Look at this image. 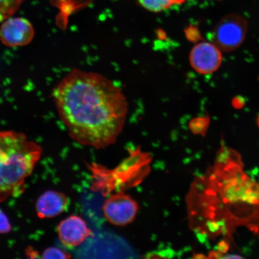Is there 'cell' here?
I'll return each instance as SVG.
<instances>
[{
	"mask_svg": "<svg viewBox=\"0 0 259 259\" xmlns=\"http://www.w3.org/2000/svg\"><path fill=\"white\" fill-rule=\"evenodd\" d=\"M53 98L70 137L80 145L105 148L124 128L127 100L101 74L73 69L55 88Z\"/></svg>",
	"mask_w": 259,
	"mask_h": 259,
	"instance_id": "6da1fadb",
	"label": "cell"
},
{
	"mask_svg": "<svg viewBox=\"0 0 259 259\" xmlns=\"http://www.w3.org/2000/svg\"><path fill=\"white\" fill-rule=\"evenodd\" d=\"M41 148L25 135L0 131V203L20 196L25 181L40 160Z\"/></svg>",
	"mask_w": 259,
	"mask_h": 259,
	"instance_id": "7a4b0ae2",
	"label": "cell"
},
{
	"mask_svg": "<svg viewBox=\"0 0 259 259\" xmlns=\"http://www.w3.org/2000/svg\"><path fill=\"white\" fill-rule=\"evenodd\" d=\"M149 160L148 155L136 150L114 169L97 164H88L92 173V190L106 196L113 191L121 192L137 185L148 173Z\"/></svg>",
	"mask_w": 259,
	"mask_h": 259,
	"instance_id": "3957f363",
	"label": "cell"
},
{
	"mask_svg": "<svg viewBox=\"0 0 259 259\" xmlns=\"http://www.w3.org/2000/svg\"><path fill=\"white\" fill-rule=\"evenodd\" d=\"M248 30V22L238 14L226 15L217 24L211 34V41L222 51L229 53L241 46Z\"/></svg>",
	"mask_w": 259,
	"mask_h": 259,
	"instance_id": "277c9868",
	"label": "cell"
},
{
	"mask_svg": "<svg viewBox=\"0 0 259 259\" xmlns=\"http://www.w3.org/2000/svg\"><path fill=\"white\" fill-rule=\"evenodd\" d=\"M138 209L137 202L122 191L110 196L103 206L106 219L112 225L118 226L134 222Z\"/></svg>",
	"mask_w": 259,
	"mask_h": 259,
	"instance_id": "5b68a950",
	"label": "cell"
},
{
	"mask_svg": "<svg viewBox=\"0 0 259 259\" xmlns=\"http://www.w3.org/2000/svg\"><path fill=\"white\" fill-rule=\"evenodd\" d=\"M34 36V30L30 21L23 18H10L0 27V40L8 47L25 46Z\"/></svg>",
	"mask_w": 259,
	"mask_h": 259,
	"instance_id": "8992f818",
	"label": "cell"
},
{
	"mask_svg": "<svg viewBox=\"0 0 259 259\" xmlns=\"http://www.w3.org/2000/svg\"><path fill=\"white\" fill-rule=\"evenodd\" d=\"M190 62L197 72L211 74L221 66L222 51L212 42H201L194 46L191 51Z\"/></svg>",
	"mask_w": 259,
	"mask_h": 259,
	"instance_id": "52a82bcc",
	"label": "cell"
},
{
	"mask_svg": "<svg viewBox=\"0 0 259 259\" xmlns=\"http://www.w3.org/2000/svg\"><path fill=\"white\" fill-rule=\"evenodd\" d=\"M58 238L65 247H77L92 234L85 220L78 215H70L57 226Z\"/></svg>",
	"mask_w": 259,
	"mask_h": 259,
	"instance_id": "ba28073f",
	"label": "cell"
},
{
	"mask_svg": "<svg viewBox=\"0 0 259 259\" xmlns=\"http://www.w3.org/2000/svg\"><path fill=\"white\" fill-rule=\"evenodd\" d=\"M70 200L66 194L54 190H48L38 197L35 209L41 219L53 218L59 215L69 206Z\"/></svg>",
	"mask_w": 259,
	"mask_h": 259,
	"instance_id": "9c48e42d",
	"label": "cell"
},
{
	"mask_svg": "<svg viewBox=\"0 0 259 259\" xmlns=\"http://www.w3.org/2000/svg\"><path fill=\"white\" fill-rule=\"evenodd\" d=\"M186 0H138L139 5L149 11L160 12L172 7L174 5L183 4Z\"/></svg>",
	"mask_w": 259,
	"mask_h": 259,
	"instance_id": "30bf717a",
	"label": "cell"
},
{
	"mask_svg": "<svg viewBox=\"0 0 259 259\" xmlns=\"http://www.w3.org/2000/svg\"><path fill=\"white\" fill-rule=\"evenodd\" d=\"M24 0H0V22L12 17Z\"/></svg>",
	"mask_w": 259,
	"mask_h": 259,
	"instance_id": "8fae6325",
	"label": "cell"
},
{
	"mask_svg": "<svg viewBox=\"0 0 259 259\" xmlns=\"http://www.w3.org/2000/svg\"><path fill=\"white\" fill-rule=\"evenodd\" d=\"M56 8L59 9L64 15H70L80 6L77 0H51Z\"/></svg>",
	"mask_w": 259,
	"mask_h": 259,
	"instance_id": "7c38bea8",
	"label": "cell"
},
{
	"mask_svg": "<svg viewBox=\"0 0 259 259\" xmlns=\"http://www.w3.org/2000/svg\"><path fill=\"white\" fill-rule=\"evenodd\" d=\"M43 258H70L72 257L69 253L56 247H49L41 254Z\"/></svg>",
	"mask_w": 259,
	"mask_h": 259,
	"instance_id": "4fadbf2b",
	"label": "cell"
},
{
	"mask_svg": "<svg viewBox=\"0 0 259 259\" xmlns=\"http://www.w3.org/2000/svg\"><path fill=\"white\" fill-rule=\"evenodd\" d=\"M11 230L12 226L7 215L0 209V234H8Z\"/></svg>",
	"mask_w": 259,
	"mask_h": 259,
	"instance_id": "5bb4252c",
	"label": "cell"
},
{
	"mask_svg": "<svg viewBox=\"0 0 259 259\" xmlns=\"http://www.w3.org/2000/svg\"><path fill=\"white\" fill-rule=\"evenodd\" d=\"M229 250V245L228 242L225 241H222L219 242L218 247V251L221 253L225 254Z\"/></svg>",
	"mask_w": 259,
	"mask_h": 259,
	"instance_id": "9a60e30c",
	"label": "cell"
},
{
	"mask_svg": "<svg viewBox=\"0 0 259 259\" xmlns=\"http://www.w3.org/2000/svg\"><path fill=\"white\" fill-rule=\"evenodd\" d=\"M223 257V254L219 251L210 252L209 254V258H220Z\"/></svg>",
	"mask_w": 259,
	"mask_h": 259,
	"instance_id": "2e32d148",
	"label": "cell"
},
{
	"mask_svg": "<svg viewBox=\"0 0 259 259\" xmlns=\"http://www.w3.org/2000/svg\"><path fill=\"white\" fill-rule=\"evenodd\" d=\"M223 258H243V257H241V255H234V254L226 255V256H223Z\"/></svg>",
	"mask_w": 259,
	"mask_h": 259,
	"instance_id": "e0dca14e",
	"label": "cell"
},
{
	"mask_svg": "<svg viewBox=\"0 0 259 259\" xmlns=\"http://www.w3.org/2000/svg\"><path fill=\"white\" fill-rule=\"evenodd\" d=\"M257 124H258V127H259V115H258V118H257Z\"/></svg>",
	"mask_w": 259,
	"mask_h": 259,
	"instance_id": "ac0fdd59",
	"label": "cell"
}]
</instances>
